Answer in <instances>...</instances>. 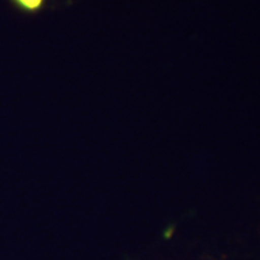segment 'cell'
I'll list each match as a JSON object with an SVG mask.
<instances>
[{"instance_id":"6da1fadb","label":"cell","mask_w":260,"mask_h":260,"mask_svg":"<svg viewBox=\"0 0 260 260\" xmlns=\"http://www.w3.org/2000/svg\"><path fill=\"white\" fill-rule=\"evenodd\" d=\"M18 8L27 12H37L44 5L45 0H12Z\"/></svg>"}]
</instances>
